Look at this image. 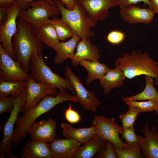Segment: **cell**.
Listing matches in <instances>:
<instances>
[{
	"mask_svg": "<svg viewBox=\"0 0 158 158\" xmlns=\"http://www.w3.org/2000/svg\"><path fill=\"white\" fill-rule=\"evenodd\" d=\"M81 39L74 35L68 41L59 42L51 48L56 52L54 57L53 61L55 64H62L68 59H72L75 54V48Z\"/></svg>",
	"mask_w": 158,
	"mask_h": 158,
	"instance_id": "21",
	"label": "cell"
},
{
	"mask_svg": "<svg viewBox=\"0 0 158 158\" xmlns=\"http://www.w3.org/2000/svg\"><path fill=\"white\" fill-rule=\"evenodd\" d=\"M141 131L145 137L138 133V143L141 152L146 158H158V136L157 128L152 126L150 128L146 123Z\"/></svg>",
	"mask_w": 158,
	"mask_h": 158,
	"instance_id": "14",
	"label": "cell"
},
{
	"mask_svg": "<svg viewBox=\"0 0 158 158\" xmlns=\"http://www.w3.org/2000/svg\"><path fill=\"white\" fill-rule=\"evenodd\" d=\"M96 158H116V155L114 150L113 143L108 140L106 141L104 150L96 156Z\"/></svg>",
	"mask_w": 158,
	"mask_h": 158,
	"instance_id": "35",
	"label": "cell"
},
{
	"mask_svg": "<svg viewBox=\"0 0 158 158\" xmlns=\"http://www.w3.org/2000/svg\"><path fill=\"white\" fill-rule=\"evenodd\" d=\"M69 101L75 102V96L71 95L64 91H59L55 97L47 95L35 106L23 111V115L18 117L16 122V127L13 136L14 145H17L29 133L31 126L40 116L57 105Z\"/></svg>",
	"mask_w": 158,
	"mask_h": 158,
	"instance_id": "2",
	"label": "cell"
},
{
	"mask_svg": "<svg viewBox=\"0 0 158 158\" xmlns=\"http://www.w3.org/2000/svg\"><path fill=\"white\" fill-rule=\"evenodd\" d=\"M155 111L156 114H157L158 115V107H157V109L155 110Z\"/></svg>",
	"mask_w": 158,
	"mask_h": 158,
	"instance_id": "42",
	"label": "cell"
},
{
	"mask_svg": "<svg viewBox=\"0 0 158 158\" xmlns=\"http://www.w3.org/2000/svg\"><path fill=\"white\" fill-rule=\"evenodd\" d=\"M79 64L87 71L88 75L85 80L87 85L90 84L95 80H99L110 69L105 63H101L98 61L83 60L80 61Z\"/></svg>",
	"mask_w": 158,
	"mask_h": 158,
	"instance_id": "24",
	"label": "cell"
},
{
	"mask_svg": "<svg viewBox=\"0 0 158 158\" xmlns=\"http://www.w3.org/2000/svg\"><path fill=\"white\" fill-rule=\"evenodd\" d=\"M114 150L118 158H144L145 157L141 153L140 146L131 147L124 149L114 148Z\"/></svg>",
	"mask_w": 158,
	"mask_h": 158,
	"instance_id": "31",
	"label": "cell"
},
{
	"mask_svg": "<svg viewBox=\"0 0 158 158\" xmlns=\"http://www.w3.org/2000/svg\"><path fill=\"white\" fill-rule=\"evenodd\" d=\"M30 76L39 83L51 85L59 91L68 89L75 94L74 88L69 81L54 73L45 63L42 53L35 54L30 60Z\"/></svg>",
	"mask_w": 158,
	"mask_h": 158,
	"instance_id": "5",
	"label": "cell"
},
{
	"mask_svg": "<svg viewBox=\"0 0 158 158\" xmlns=\"http://www.w3.org/2000/svg\"><path fill=\"white\" fill-rule=\"evenodd\" d=\"M27 91L25 89L18 97L14 98V103L13 109L10 113V116L3 127V137L0 144V158L9 156L10 158H17L13 154L11 149L13 143V136L14 126L18 117V113L25 104L26 99Z\"/></svg>",
	"mask_w": 158,
	"mask_h": 158,
	"instance_id": "7",
	"label": "cell"
},
{
	"mask_svg": "<svg viewBox=\"0 0 158 158\" xmlns=\"http://www.w3.org/2000/svg\"><path fill=\"white\" fill-rule=\"evenodd\" d=\"M157 135H158V131H157Z\"/></svg>",
	"mask_w": 158,
	"mask_h": 158,
	"instance_id": "43",
	"label": "cell"
},
{
	"mask_svg": "<svg viewBox=\"0 0 158 158\" xmlns=\"http://www.w3.org/2000/svg\"><path fill=\"white\" fill-rule=\"evenodd\" d=\"M64 116L66 120L71 123H76L81 120V117L79 113L73 109L71 104H70L68 109L65 110Z\"/></svg>",
	"mask_w": 158,
	"mask_h": 158,
	"instance_id": "36",
	"label": "cell"
},
{
	"mask_svg": "<svg viewBox=\"0 0 158 158\" xmlns=\"http://www.w3.org/2000/svg\"><path fill=\"white\" fill-rule=\"evenodd\" d=\"M91 125L97 127V133L105 140L111 142L114 148L121 149L131 147L124 142L119 137L123 128L115 122L114 118H107L102 115L95 116Z\"/></svg>",
	"mask_w": 158,
	"mask_h": 158,
	"instance_id": "8",
	"label": "cell"
},
{
	"mask_svg": "<svg viewBox=\"0 0 158 158\" xmlns=\"http://www.w3.org/2000/svg\"><path fill=\"white\" fill-rule=\"evenodd\" d=\"M155 13L149 8L130 5L121 8V18L130 25L142 23L148 24L153 20Z\"/></svg>",
	"mask_w": 158,
	"mask_h": 158,
	"instance_id": "16",
	"label": "cell"
},
{
	"mask_svg": "<svg viewBox=\"0 0 158 158\" xmlns=\"http://www.w3.org/2000/svg\"><path fill=\"white\" fill-rule=\"evenodd\" d=\"M106 145V140L97 133L84 145L79 147L73 158H92L95 154L103 152Z\"/></svg>",
	"mask_w": 158,
	"mask_h": 158,
	"instance_id": "22",
	"label": "cell"
},
{
	"mask_svg": "<svg viewBox=\"0 0 158 158\" xmlns=\"http://www.w3.org/2000/svg\"><path fill=\"white\" fill-rule=\"evenodd\" d=\"M14 105V98L7 97L0 98V114L11 112Z\"/></svg>",
	"mask_w": 158,
	"mask_h": 158,
	"instance_id": "34",
	"label": "cell"
},
{
	"mask_svg": "<svg viewBox=\"0 0 158 158\" xmlns=\"http://www.w3.org/2000/svg\"><path fill=\"white\" fill-rule=\"evenodd\" d=\"M121 135V139L124 140L127 144L133 147L140 146L138 135L135 133L133 125L123 129Z\"/></svg>",
	"mask_w": 158,
	"mask_h": 158,
	"instance_id": "32",
	"label": "cell"
},
{
	"mask_svg": "<svg viewBox=\"0 0 158 158\" xmlns=\"http://www.w3.org/2000/svg\"><path fill=\"white\" fill-rule=\"evenodd\" d=\"M66 6V8L71 9L73 8L77 0H60Z\"/></svg>",
	"mask_w": 158,
	"mask_h": 158,
	"instance_id": "41",
	"label": "cell"
},
{
	"mask_svg": "<svg viewBox=\"0 0 158 158\" xmlns=\"http://www.w3.org/2000/svg\"><path fill=\"white\" fill-rule=\"evenodd\" d=\"M146 85L144 90L141 92L132 96L122 98L125 101L133 100L143 101L151 100L158 102V92L155 89L153 83V80L151 77L145 75Z\"/></svg>",
	"mask_w": 158,
	"mask_h": 158,
	"instance_id": "25",
	"label": "cell"
},
{
	"mask_svg": "<svg viewBox=\"0 0 158 158\" xmlns=\"http://www.w3.org/2000/svg\"><path fill=\"white\" fill-rule=\"evenodd\" d=\"M26 81H6L0 80V98L11 95L16 98L26 89Z\"/></svg>",
	"mask_w": 158,
	"mask_h": 158,
	"instance_id": "26",
	"label": "cell"
},
{
	"mask_svg": "<svg viewBox=\"0 0 158 158\" xmlns=\"http://www.w3.org/2000/svg\"><path fill=\"white\" fill-rule=\"evenodd\" d=\"M128 106L127 111L119 116L123 129L133 125L138 114L142 113L141 110L137 107L132 106Z\"/></svg>",
	"mask_w": 158,
	"mask_h": 158,
	"instance_id": "29",
	"label": "cell"
},
{
	"mask_svg": "<svg viewBox=\"0 0 158 158\" xmlns=\"http://www.w3.org/2000/svg\"><path fill=\"white\" fill-rule=\"evenodd\" d=\"M28 7L30 8L20 11L18 17L30 23L38 29L48 23L50 16L55 17L61 13L56 5L45 0H33L29 3Z\"/></svg>",
	"mask_w": 158,
	"mask_h": 158,
	"instance_id": "6",
	"label": "cell"
},
{
	"mask_svg": "<svg viewBox=\"0 0 158 158\" xmlns=\"http://www.w3.org/2000/svg\"><path fill=\"white\" fill-rule=\"evenodd\" d=\"M38 32L42 42L48 47L51 48L59 42L56 31L51 24L43 25L38 29Z\"/></svg>",
	"mask_w": 158,
	"mask_h": 158,
	"instance_id": "27",
	"label": "cell"
},
{
	"mask_svg": "<svg viewBox=\"0 0 158 158\" xmlns=\"http://www.w3.org/2000/svg\"><path fill=\"white\" fill-rule=\"evenodd\" d=\"M0 80L6 81H26L30 76L20 64L15 61L0 44Z\"/></svg>",
	"mask_w": 158,
	"mask_h": 158,
	"instance_id": "11",
	"label": "cell"
},
{
	"mask_svg": "<svg viewBox=\"0 0 158 158\" xmlns=\"http://www.w3.org/2000/svg\"><path fill=\"white\" fill-rule=\"evenodd\" d=\"M128 106H132L140 109L142 113H147L155 110L158 107V102L151 100L138 101L127 100L124 101Z\"/></svg>",
	"mask_w": 158,
	"mask_h": 158,
	"instance_id": "30",
	"label": "cell"
},
{
	"mask_svg": "<svg viewBox=\"0 0 158 158\" xmlns=\"http://www.w3.org/2000/svg\"><path fill=\"white\" fill-rule=\"evenodd\" d=\"M126 77L121 71L110 69L99 80V84L104 89V93L109 94L113 89L122 86Z\"/></svg>",
	"mask_w": 158,
	"mask_h": 158,
	"instance_id": "23",
	"label": "cell"
},
{
	"mask_svg": "<svg viewBox=\"0 0 158 158\" xmlns=\"http://www.w3.org/2000/svg\"><path fill=\"white\" fill-rule=\"evenodd\" d=\"M82 143L71 138L56 139L48 143L53 158H73Z\"/></svg>",
	"mask_w": 158,
	"mask_h": 158,
	"instance_id": "17",
	"label": "cell"
},
{
	"mask_svg": "<svg viewBox=\"0 0 158 158\" xmlns=\"http://www.w3.org/2000/svg\"><path fill=\"white\" fill-rule=\"evenodd\" d=\"M20 9L16 5L8 11L4 22L0 26V44L4 51L14 59H16L12 46V39L17 29V20Z\"/></svg>",
	"mask_w": 158,
	"mask_h": 158,
	"instance_id": "10",
	"label": "cell"
},
{
	"mask_svg": "<svg viewBox=\"0 0 158 158\" xmlns=\"http://www.w3.org/2000/svg\"><path fill=\"white\" fill-rule=\"evenodd\" d=\"M61 126L65 138H72L82 144L86 143L98 133L95 126L88 128H75L70 124L62 123Z\"/></svg>",
	"mask_w": 158,
	"mask_h": 158,
	"instance_id": "19",
	"label": "cell"
},
{
	"mask_svg": "<svg viewBox=\"0 0 158 158\" xmlns=\"http://www.w3.org/2000/svg\"><path fill=\"white\" fill-rule=\"evenodd\" d=\"M17 29L12 39L13 49L17 61L24 71L30 72V60L35 54L42 53L43 47L38 29L27 22L18 17Z\"/></svg>",
	"mask_w": 158,
	"mask_h": 158,
	"instance_id": "1",
	"label": "cell"
},
{
	"mask_svg": "<svg viewBox=\"0 0 158 158\" xmlns=\"http://www.w3.org/2000/svg\"><path fill=\"white\" fill-rule=\"evenodd\" d=\"M21 156L22 158H53L48 143L32 139L23 145Z\"/></svg>",
	"mask_w": 158,
	"mask_h": 158,
	"instance_id": "20",
	"label": "cell"
},
{
	"mask_svg": "<svg viewBox=\"0 0 158 158\" xmlns=\"http://www.w3.org/2000/svg\"><path fill=\"white\" fill-rule=\"evenodd\" d=\"M26 81V102L20 112L35 106L41 98L46 96H55L57 94L56 87L47 83L36 82L30 75Z\"/></svg>",
	"mask_w": 158,
	"mask_h": 158,
	"instance_id": "12",
	"label": "cell"
},
{
	"mask_svg": "<svg viewBox=\"0 0 158 158\" xmlns=\"http://www.w3.org/2000/svg\"><path fill=\"white\" fill-rule=\"evenodd\" d=\"M48 23L54 28L60 40L63 41L72 37L74 35L73 30L70 25L63 18L56 17L49 19Z\"/></svg>",
	"mask_w": 158,
	"mask_h": 158,
	"instance_id": "28",
	"label": "cell"
},
{
	"mask_svg": "<svg viewBox=\"0 0 158 158\" xmlns=\"http://www.w3.org/2000/svg\"><path fill=\"white\" fill-rule=\"evenodd\" d=\"M89 18L97 23L108 16L109 9L119 5V0H77Z\"/></svg>",
	"mask_w": 158,
	"mask_h": 158,
	"instance_id": "13",
	"label": "cell"
},
{
	"mask_svg": "<svg viewBox=\"0 0 158 158\" xmlns=\"http://www.w3.org/2000/svg\"><path fill=\"white\" fill-rule=\"evenodd\" d=\"M115 68L122 71L126 78L131 79L141 75L154 78L158 86V62L146 52L133 51L130 54L125 53L114 62Z\"/></svg>",
	"mask_w": 158,
	"mask_h": 158,
	"instance_id": "3",
	"label": "cell"
},
{
	"mask_svg": "<svg viewBox=\"0 0 158 158\" xmlns=\"http://www.w3.org/2000/svg\"><path fill=\"white\" fill-rule=\"evenodd\" d=\"M100 56V51L95 45L91 42L90 40L82 39L77 46L76 52L71 59V63L73 66H76L79 65L81 60L98 61Z\"/></svg>",
	"mask_w": 158,
	"mask_h": 158,
	"instance_id": "18",
	"label": "cell"
},
{
	"mask_svg": "<svg viewBox=\"0 0 158 158\" xmlns=\"http://www.w3.org/2000/svg\"><path fill=\"white\" fill-rule=\"evenodd\" d=\"M140 2H143L145 5H147L148 6L150 4V0H119V6L121 9Z\"/></svg>",
	"mask_w": 158,
	"mask_h": 158,
	"instance_id": "37",
	"label": "cell"
},
{
	"mask_svg": "<svg viewBox=\"0 0 158 158\" xmlns=\"http://www.w3.org/2000/svg\"><path fill=\"white\" fill-rule=\"evenodd\" d=\"M56 125L57 121L52 118L35 122L29 131L31 139L52 142L56 139Z\"/></svg>",
	"mask_w": 158,
	"mask_h": 158,
	"instance_id": "15",
	"label": "cell"
},
{
	"mask_svg": "<svg viewBox=\"0 0 158 158\" xmlns=\"http://www.w3.org/2000/svg\"><path fill=\"white\" fill-rule=\"evenodd\" d=\"M65 75L74 88L76 102L79 103L87 110L96 112L101 102L94 92L87 90L79 78L68 67L66 68Z\"/></svg>",
	"mask_w": 158,
	"mask_h": 158,
	"instance_id": "9",
	"label": "cell"
},
{
	"mask_svg": "<svg viewBox=\"0 0 158 158\" xmlns=\"http://www.w3.org/2000/svg\"><path fill=\"white\" fill-rule=\"evenodd\" d=\"M16 5L17 2L16 0H0V9L7 12Z\"/></svg>",
	"mask_w": 158,
	"mask_h": 158,
	"instance_id": "38",
	"label": "cell"
},
{
	"mask_svg": "<svg viewBox=\"0 0 158 158\" xmlns=\"http://www.w3.org/2000/svg\"><path fill=\"white\" fill-rule=\"evenodd\" d=\"M150 2L148 8L158 14V0H150Z\"/></svg>",
	"mask_w": 158,
	"mask_h": 158,
	"instance_id": "40",
	"label": "cell"
},
{
	"mask_svg": "<svg viewBox=\"0 0 158 158\" xmlns=\"http://www.w3.org/2000/svg\"><path fill=\"white\" fill-rule=\"evenodd\" d=\"M125 37V35L123 32L119 30H114L107 34L106 39L110 43L117 45L122 43Z\"/></svg>",
	"mask_w": 158,
	"mask_h": 158,
	"instance_id": "33",
	"label": "cell"
},
{
	"mask_svg": "<svg viewBox=\"0 0 158 158\" xmlns=\"http://www.w3.org/2000/svg\"><path fill=\"white\" fill-rule=\"evenodd\" d=\"M54 1L60 11L62 18L71 26L74 35L81 39L90 40L94 36L92 29L96 26L97 23L89 18L87 12L77 1L72 9L65 8V5L60 0Z\"/></svg>",
	"mask_w": 158,
	"mask_h": 158,
	"instance_id": "4",
	"label": "cell"
},
{
	"mask_svg": "<svg viewBox=\"0 0 158 158\" xmlns=\"http://www.w3.org/2000/svg\"><path fill=\"white\" fill-rule=\"evenodd\" d=\"M17 2V6L20 11L26 10L29 8V3L33 0H16ZM50 3L56 5L54 0H45Z\"/></svg>",
	"mask_w": 158,
	"mask_h": 158,
	"instance_id": "39",
	"label": "cell"
}]
</instances>
